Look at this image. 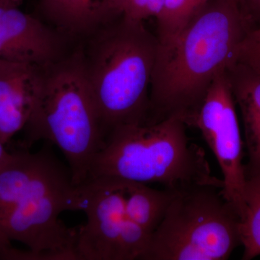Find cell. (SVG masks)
Here are the masks:
<instances>
[{
	"label": "cell",
	"instance_id": "cell-5",
	"mask_svg": "<svg viewBox=\"0 0 260 260\" xmlns=\"http://www.w3.org/2000/svg\"><path fill=\"white\" fill-rule=\"evenodd\" d=\"M222 189L196 185L174 191L143 260H225L241 243L239 214Z\"/></svg>",
	"mask_w": 260,
	"mask_h": 260
},
{
	"label": "cell",
	"instance_id": "cell-15",
	"mask_svg": "<svg viewBox=\"0 0 260 260\" xmlns=\"http://www.w3.org/2000/svg\"><path fill=\"white\" fill-rule=\"evenodd\" d=\"M209 0H164L155 20L159 47H167Z\"/></svg>",
	"mask_w": 260,
	"mask_h": 260
},
{
	"label": "cell",
	"instance_id": "cell-17",
	"mask_svg": "<svg viewBox=\"0 0 260 260\" xmlns=\"http://www.w3.org/2000/svg\"><path fill=\"white\" fill-rule=\"evenodd\" d=\"M162 3L164 0H109V17L122 16L145 22L147 19L156 18Z\"/></svg>",
	"mask_w": 260,
	"mask_h": 260
},
{
	"label": "cell",
	"instance_id": "cell-13",
	"mask_svg": "<svg viewBox=\"0 0 260 260\" xmlns=\"http://www.w3.org/2000/svg\"><path fill=\"white\" fill-rule=\"evenodd\" d=\"M225 73L242 115L247 146L260 129V67L234 61Z\"/></svg>",
	"mask_w": 260,
	"mask_h": 260
},
{
	"label": "cell",
	"instance_id": "cell-11",
	"mask_svg": "<svg viewBox=\"0 0 260 260\" xmlns=\"http://www.w3.org/2000/svg\"><path fill=\"white\" fill-rule=\"evenodd\" d=\"M59 161L47 146L12 152L0 169V226L19 201Z\"/></svg>",
	"mask_w": 260,
	"mask_h": 260
},
{
	"label": "cell",
	"instance_id": "cell-6",
	"mask_svg": "<svg viewBox=\"0 0 260 260\" xmlns=\"http://www.w3.org/2000/svg\"><path fill=\"white\" fill-rule=\"evenodd\" d=\"M79 185H75L68 167L57 162L15 205L0 226V255L18 242L14 259L79 260L77 228L59 218L63 212L80 211Z\"/></svg>",
	"mask_w": 260,
	"mask_h": 260
},
{
	"label": "cell",
	"instance_id": "cell-20",
	"mask_svg": "<svg viewBox=\"0 0 260 260\" xmlns=\"http://www.w3.org/2000/svg\"><path fill=\"white\" fill-rule=\"evenodd\" d=\"M254 28L260 27V0H239Z\"/></svg>",
	"mask_w": 260,
	"mask_h": 260
},
{
	"label": "cell",
	"instance_id": "cell-3",
	"mask_svg": "<svg viewBox=\"0 0 260 260\" xmlns=\"http://www.w3.org/2000/svg\"><path fill=\"white\" fill-rule=\"evenodd\" d=\"M23 148L39 140L64 155L75 185L86 181L105 135L84 72L79 44L42 67L37 102L23 129Z\"/></svg>",
	"mask_w": 260,
	"mask_h": 260
},
{
	"label": "cell",
	"instance_id": "cell-8",
	"mask_svg": "<svg viewBox=\"0 0 260 260\" xmlns=\"http://www.w3.org/2000/svg\"><path fill=\"white\" fill-rule=\"evenodd\" d=\"M237 104L225 70L210 85L190 126L199 129L223 174L221 192L242 217L246 184L243 141Z\"/></svg>",
	"mask_w": 260,
	"mask_h": 260
},
{
	"label": "cell",
	"instance_id": "cell-9",
	"mask_svg": "<svg viewBox=\"0 0 260 260\" xmlns=\"http://www.w3.org/2000/svg\"><path fill=\"white\" fill-rule=\"evenodd\" d=\"M23 0H0V61L45 66L68 52L69 38L20 9Z\"/></svg>",
	"mask_w": 260,
	"mask_h": 260
},
{
	"label": "cell",
	"instance_id": "cell-19",
	"mask_svg": "<svg viewBox=\"0 0 260 260\" xmlns=\"http://www.w3.org/2000/svg\"><path fill=\"white\" fill-rule=\"evenodd\" d=\"M248 162L245 165L246 177L260 176V129L254 140L246 146Z\"/></svg>",
	"mask_w": 260,
	"mask_h": 260
},
{
	"label": "cell",
	"instance_id": "cell-16",
	"mask_svg": "<svg viewBox=\"0 0 260 260\" xmlns=\"http://www.w3.org/2000/svg\"><path fill=\"white\" fill-rule=\"evenodd\" d=\"M242 259L250 260L260 255V176L246 177L244 208L240 222Z\"/></svg>",
	"mask_w": 260,
	"mask_h": 260
},
{
	"label": "cell",
	"instance_id": "cell-1",
	"mask_svg": "<svg viewBox=\"0 0 260 260\" xmlns=\"http://www.w3.org/2000/svg\"><path fill=\"white\" fill-rule=\"evenodd\" d=\"M253 29L239 0H209L171 45L158 47L148 124L178 116L190 126L215 77L235 61Z\"/></svg>",
	"mask_w": 260,
	"mask_h": 260
},
{
	"label": "cell",
	"instance_id": "cell-18",
	"mask_svg": "<svg viewBox=\"0 0 260 260\" xmlns=\"http://www.w3.org/2000/svg\"><path fill=\"white\" fill-rule=\"evenodd\" d=\"M235 61L260 67V27L251 30L238 48Z\"/></svg>",
	"mask_w": 260,
	"mask_h": 260
},
{
	"label": "cell",
	"instance_id": "cell-4",
	"mask_svg": "<svg viewBox=\"0 0 260 260\" xmlns=\"http://www.w3.org/2000/svg\"><path fill=\"white\" fill-rule=\"evenodd\" d=\"M185 121L169 116L153 124L118 126L106 137L90 177L158 184L177 191L196 185L223 189L205 150L191 142Z\"/></svg>",
	"mask_w": 260,
	"mask_h": 260
},
{
	"label": "cell",
	"instance_id": "cell-21",
	"mask_svg": "<svg viewBox=\"0 0 260 260\" xmlns=\"http://www.w3.org/2000/svg\"><path fill=\"white\" fill-rule=\"evenodd\" d=\"M6 145L7 144L0 140V169L4 167L11 155L12 152L8 150Z\"/></svg>",
	"mask_w": 260,
	"mask_h": 260
},
{
	"label": "cell",
	"instance_id": "cell-10",
	"mask_svg": "<svg viewBox=\"0 0 260 260\" xmlns=\"http://www.w3.org/2000/svg\"><path fill=\"white\" fill-rule=\"evenodd\" d=\"M42 67L0 61V140L8 144L25 128L37 102Z\"/></svg>",
	"mask_w": 260,
	"mask_h": 260
},
{
	"label": "cell",
	"instance_id": "cell-12",
	"mask_svg": "<svg viewBox=\"0 0 260 260\" xmlns=\"http://www.w3.org/2000/svg\"><path fill=\"white\" fill-rule=\"evenodd\" d=\"M109 0H39L47 23L69 39H83L110 20Z\"/></svg>",
	"mask_w": 260,
	"mask_h": 260
},
{
	"label": "cell",
	"instance_id": "cell-7",
	"mask_svg": "<svg viewBox=\"0 0 260 260\" xmlns=\"http://www.w3.org/2000/svg\"><path fill=\"white\" fill-rule=\"evenodd\" d=\"M79 186L80 211L87 218L77 228L79 260L143 259L151 234L126 215L123 181L89 178Z\"/></svg>",
	"mask_w": 260,
	"mask_h": 260
},
{
	"label": "cell",
	"instance_id": "cell-14",
	"mask_svg": "<svg viewBox=\"0 0 260 260\" xmlns=\"http://www.w3.org/2000/svg\"><path fill=\"white\" fill-rule=\"evenodd\" d=\"M123 182L126 215L149 234H153L164 218L175 191L159 190L148 184L133 181Z\"/></svg>",
	"mask_w": 260,
	"mask_h": 260
},
{
	"label": "cell",
	"instance_id": "cell-2",
	"mask_svg": "<svg viewBox=\"0 0 260 260\" xmlns=\"http://www.w3.org/2000/svg\"><path fill=\"white\" fill-rule=\"evenodd\" d=\"M82 39L84 72L105 138L118 126L148 124L156 35L145 22L117 16Z\"/></svg>",
	"mask_w": 260,
	"mask_h": 260
}]
</instances>
